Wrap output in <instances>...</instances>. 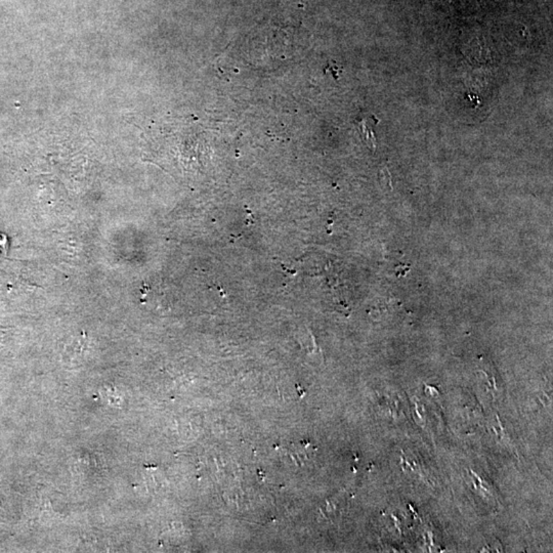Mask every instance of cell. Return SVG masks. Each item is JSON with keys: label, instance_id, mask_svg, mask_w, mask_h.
<instances>
[{"label": "cell", "instance_id": "obj_1", "mask_svg": "<svg viewBox=\"0 0 553 553\" xmlns=\"http://www.w3.org/2000/svg\"><path fill=\"white\" fill-rule=\"evenodd\" d=\"M8 241L6 235L0 233V258L3 257L8 253Z\"/></svg>", "mask_w": 553, "mask_h": 553}]
</instances>
